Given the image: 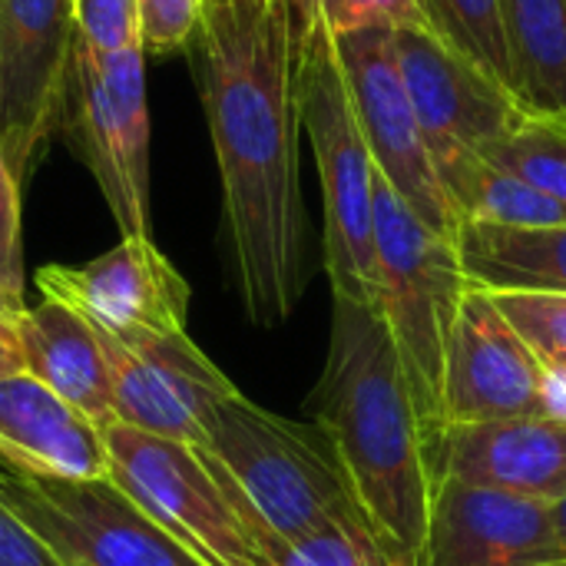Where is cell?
<instances>
[{
    "label": "cell",
    "mask_w": 566,
    "mask_h": 566,
    "mask_svg": "<svg viewBox=\"0 0 566 566\" xmlns=\"http://www.w3.org/2000/svg\"><path fill=\"white\" fill-rule=\"evenodd\" d=\"M186 56L222 176V226L242 308L255 328H279L308 289L298 33L289 3H206Z\"/></svg>",
    "instance_id": "1"
},
{
    "label": "cell",
    "mask_w": 566,
    "mask_h": 566,
    "mask_svg": "<svg viewBox=\"0 0 566 566\" xmlns=\"http://www.w3.org/2000/svg\"><path fill=\"white\" fill-rule=\"evenodd\" d=\"M308 408L375 531L405 564H424L438 481L401 358L378 308L335 298L328 355Z\"/></svg>",
    "instance_id": "2"
},
{
    "label": "cell",
    "mask_w": 566,
    "mask_h": 566,
    "mask_svg": "<svg viewBox=\"0 0 566 566\" xmlns=\"http://www.w3.org/2000/svg\"><path fill=\"white\" fill-rule=\"evenodd\" d=\"M202 448L232 478L249 524L272 537L368 521L325 431L265 411L242 391L216 405Z\"/></svg>",
    "instance_id": "3"
},
{
    "label": "cell",
    "mask_w": 566,
    "mask_h": 566,
    "mask_svg": "<svg viewBox=\"0 0 566 566\" xmlns=\"http://www.w3.org/2000/svg\"><path fill=\"white\" fill-rule=\"evenodd\" d=\"M468 285L458 245L431 232L375 169V308L401 358L431 464L444 431L448 342Z\"/></svg>",
    "instance_id": "4"
},
{
    "label": "cell",
    "mask_w": 566,
    "mask_h": 566,
    "mask_svg": "<svg viewBox=\"0 0 566 566\" xmlns=\"http://www.w3.org/2000/svg\"><path fill=\"white\" fill-rule=\"evenodd\" d=\"M298 33V106L325 206V272L332 298L375 308V163L358 129L345 73L325 27Z\"/></svg>",
    "instance_id": "5"
},
{
    "label": "cell",
    "mask_w": 566,
    "mask_h": 566,
    "mask_svg": "<svg viewBox=\"0 0 566 566\" xmlns=\"http://www.w3.org/2000/svg\"><path fill=\"white\" fill-rule=\"evenodd\" d=\"M109 481L206 566H265L239 491L222 464L182 441L109 421Z\"/></svg>",
    "instance_id": "6"
},
{
    "label": "cell",
    "mask_w": 566,
    "mask_h": 566,
    "mask_svg": "<svg viewBox=\"0 0 566 566\" xmlns=\"http://www.w3.org/2000/svg\"><path fill=\"white\" fill-rule=\"evenodd\" d=\"M60 136L93 172L119 235H153L143 46L96 56L83 40H73Z\"/></svg>",
    "instance_id": "7"
},
{
    "label": "cell",
    "mask_w": 566,
    "mask_h": 566,
    "mask_svg": "<svg viewBox=\"0 0 566 566\" xmlns=\"http://www.w3.org/2000/svg\"><path fill=\"white\" fill-rule=\"evenodd\" d=\"M352 109L378 176L401 196V202L438 235L458 239L461 216L434 169L415 103L408 96L395 30L368 27L332 36Z\"/></svg>",
    "instance_id": "8"
},
{
    "label": "cell",
    "mask_w": 566,
    "mask_h": 566,
    "mask_svg": "<svg viewBox=\"0 0 566 566\" xmlns=\"http://www.w3.org/2000/svg\"><path fill=\"white\" fill-rule=\"evenodd\" d=\"M0 497L66 566H206L109 478L36 481L0 471Z\"/></svg>",
    "instance_id": "9"
},
{
    "label": "cell",
    "mask_w": 566,
    "mask_h": 566,
    "mask_svg": "<svg viewBox=\"0 0 566 566\" xmlns=\"http://www.w3.org/2000/svg\"><path fill=\"white\" fill-rule=\"evenodd\" d=\"M395 50L434 169L451 196L484 153L524 123L527 109L431 27H398Z\"/></svg>",
    "instance_id": "10"
},
{
    "label": "cell",
    "mask_w": 566,
    "mask_h": 566,
    "mask_svg": "<svg viewBox=\"0 0 566 566\" xmlns=\"http://www.w3.org/2000/svg\"><path fill=\"white\" fill-rule=\"evenodd\" d=\"M73 40L70 0H0V149L20 186L60 136Z\"/></svg>",
    "instance_id": "11"
},
{
    "label": "cell",
    "mask_w": 566,
    "mask_h": 566,
    "mask_svg": "<svg viewBox=\"0 0 566 566\" xmlns=\"http://www.w3.org/2000/svg\"><path fill=\"white\" fill-rule=\"evenodd\" d=\"M99 338L113 381V421L202 448L209 415L239 391L219 365L186 332L129 338L99 332Z\"/></svg>",
    "instance_id": "12"
},
{
    "label": "cell",
    "mask_w": 566,
    "mask_h": 566,
    "mask_svg": "<svg viewBox=\"0 0 566 566\" xmlns=\"http://www.w3.org/2000/svg\"><path fill=\"white\" fill-rule=\"evenodd\" d=\"M43 298L76 308L99 332L179 335L189 318V282L153 235H123L83 265H43L33 275Z\"/></svg>",
    "instance_id": "13"
},
{
    "label": "cell",
    "mask_w": 566,
    "mask_h": 566,
    "mask_svg": "<svg viewBox=\"0 0 566 566\" xmlns=\"http://www.w3.org/2000/svg\"><path fill=\"white\" fill-rule=\"evenodd\" d=\"M544 378V365L501 315L491 292L468 285L444 358V428L547 415Z\"/></svg>",
    "instance_id": "14"
},
{
    "label": "cell",
    "mask_w": 566,
    "mask_h": 566,
    "mask_svg": "<svg viewBox=\"0 0 566 566\" xmlns=\"http://www.w3.org/2000/svg\"><path fill=\"white\" fill-rule=\"evenodd\" d=\"M421 566H566L551 504L438 481Z\"/></svg>",
    "instance_id": "15"
},
{
    "label": "cell",
    "mask_w": 566,
    "mask_h": 566,
    "mask_svg": "<svg viewBox=\"0 0 566 566\" xmlns=\"http://www.w3.org/2000/svg\"><path fill=\"white\" fill-rule=\"evenodd\" d=\"M434 481L557 504L566 497V421L537 415L448 424L434 444Z\"/></svg>",
    "instance_id": "16"
},
{
    "label": "cell",
    "mask_w": 566,
    "mask_h": 566,
    "mask_svg": "<svg viewBox=\"0 0 566 566\" xmlns=\"http://www.w3.org/2000/svg\"><path fill=\"white\" fill-rule=\"evenodd\" d=\"M0 461L36 481L109 478L103 431L27 371L0 378Z\"/></svg>",
    "instance_id": "17"
},
{
    "label": "cell",
    "mask_w": 566,
    "mask_h": 566,
    "mask_svg": "<svg viewBox=\"0 0 566 566\" xmlns=\"http://www.w3.org/2000/svg\"><path fill=\"white\" fill-rule=\"evenodd\" d=\"M23 371L83 411L96 428L113 421V381L103 338L76 308L43 298L17 322Z\"/></svg>",
    "instance_id": "18"
},
{
    "label": "cell",
    "mask_w": 566,
    "mask_h": 566,
    "mask_svg": "<svg viewBox=\"0 0 566 566\" xmlns=\"http://www.w3.org/2000/svg\"><path fill=\"white\" fill-rule=\"evenodd\" d=\"M454 245L468 282L484 292L566 295V226L461 222Z\"/></svg>",
    "instance_id": "19"
},
{
    "label": "cell",
    "mask_w": 566,
    "mask_h": 566,
    "mask_svg": "<svg viewBox=\"0 0 566 566\" xmlns=\"http://www.w3.org/2000/svg\"><path fill=\"white\" fill-rule=\"evenodd\" d=\"M501 20L521 106L566 116V0H501Z\"/></svg>",
    "instance_id": "20"
},
{
    "label": "cell",
    "mask_w": 566,
    "mask_h": 566,
    "mask_svg": "<svg viewBox=\"0 0 566 566\" xmlns=\"http://www.w3.org/2000/svg\"><path fill=\"white\" fill-rule=\"evenodd\" d=\"M249 531L269 566H408L371 527V521H332L289 541L252 524Z\"/></svg>",
    "instance_id": "21"
},
{
    "label": "cell",
    "mask_w": 566,
    "mask_h": 566,
    "mask_svg": "<svg viewBox=\"0 0 566 566\" xmlns=\"http://www.w3.org/2000/svg\"><path fill=\"white\" fill-rule=\"evenodd\" d=\"M451 202L461 222H494V226H566V209L534 189L531 182L478 163L454 189Z\"/></svg>",
    "instance_id": "22"
},
{
    "label": "cell",
    "mask_w": 566,
    "mask_h": 566,
    "mask_svg": "<svg viewBox=\"0 0 566 566\" xmlns=\"http://www.w3.org/2000/svg\"><path fill=\"white\" fill-rule=\"evenodd\" d=\"M428 27L481 73L514 93L501 0H421Z\"/></svg>",
    "instance_id": "23"
},
{
    "label": "cell",
    "mask_w": 566,
    "mask_h": 566,
    "mask_svg": "<svg viewBox=\"0 0 566 566\" xmlns=\"http://www.w3.org/2000/svg\"><path fill=\"white\" fill-rule=\"evenodd\" d=\"M484 163L531 182L566 209V119L527 113L517 129L484 153Z\"/></svg>",
    "instance_id": "24"
},
{
    "label": "cell",
    "mask_w": 566,
    "mask_h": 566,
    "mask_svg": "<svg viewBox=\"0 0 566 566\" xmlns=\"http://www.w3.org/2000/svg\"><path fill=\"white\" fill-rule=\"evenodd\" d=\"M501 315L524 338L544 371L566 375V295L554 292H491Z\"/></svg>",
    "instance_id": "25"
},
{
    "label": "cell",
    "mask_w": 566,
    "mask_h": 566,
    "mask_svg": "<svg viewBox=\"0 0 566 566\" xmlns=\"http://www.w3.org/2000/svg\"><path fill=\"white\" fill-rule=\"evenodd\" d=\"M295 27H325L332 36L368 27H428L421 0H285Z\"/></svg>",
    "instance_id": "26"
},
{
    "label": "cell",
    "mask_w": 566,
    "mask_h": 566,
    "mask_svg": "<svg viewBox=\"0 0 566 566\" xmlns=\"http://www.w3.org/2000/svg\"><path fill=\"white\" fill-rule=\"evenodd\" d=\"M73 30L96 56H113L143 46L136 0H70Z\"/></svg>",
    "instance_id": "27"
},
{
    "label": "cell",
    "mask_w": 566,
    "mask_h": 566,
    "mask_svg": "<svg viewBox=\"0 0 566 566\" xmlns=\"http://www.w3.org/2000/svg\"><path fill=\"white\" fill-rule=\"evenodd\" d=\"M143 50L156 56L189 53L202 27L206 0H136Z\"/></svg>",
    "instance_id": "28"
},
{
    "label": "cell",
    "mask_w": 566,
    "mask_h": 566,
    "mask_svg": "<svg viewBox=\"0 0 566 566\" xmlns=\"http://www.w3.org/2000/svg\"><path fill=\"white\" fill-rule=\"evenodd\" d=\"M20 192L0 149V295L23 302V235H20Z\"/></svg>",
    "instance_id": "29"
},
{
    "label": "cell",
    "mask_w": 566,
    "mask_h": 566,
    "mask_svg": "<svg viewBox=\"0 0 566 566\" xmlns=\"http://www.w3.org/2000/svg\"><path fill=\"white\" fill-rule=\"evenodd\" d=\"M0 566H66L0 497Z\"/></svg>",
    "instance_id": "30"
},
{
    "label": "cell",
    "mask_w": 566,
    "mask_h": 566,
    "mask_svg": "<svg viewBox=\"0 0 566 566\" xmlns=\"http://www.w3.org/2000/svg\"><path fill=\"white\" fill-rule=\"evenodd\" d=\"M23 308L27 302L0 295V378L23 371V352H20V332H17Z\"/></svg>",
    "instance_id": "31"
},
{
    "label": "cell",
    "mask_w": 566,
    "mask_h": 566,
    "mask_svg": "<svg viewBox=\"0 0 566 566\" xmlns=\"http://www.w3.org/2000/svg\"><path fill=\"white\" fill-rule=\"evenodd\" d=\"M551 511H554V527H557V537H560V544L566 547V497H560L557 504H551Z\"/></svg>",
    "instance_id": "32"
},
{
    "label": "cell",
    "mask_w": 566,
    "mask_h": 566,
    "mask_svg": "<svg viewBox=\"0 0 566 566\" xmlns=\"http://www.w3.org/2000/svg\"><path fill=\"white\" fill-rule=\"evenodd\" d=\"M206 3H229V0H206Z\"/></svg>",
    "instance_id": "33"
},
{
    "label": "cell",
    "mask_w": 566,
    "mask_h": 566,
    "mask_svg": "<svg viewBox=\"0 0 566 566\" xmlns=\"http://www.w3.org/2000/svg\"><path fill=\"white\" fill-rule=\"evenodd\" d=\"M265 566H269V564H265Z\"/></svg>",
    "instance_id": "34"
},
{
    "label": "cell",
    "mask_w": 566,
    "mask_h": 566,
    "mask_svg": "<svg viewBox=\"0 0 566 566\" xmlns=\"http://www.w3.org/2000/svg\"><path fill=\"white\" fill-rule=\"evenodd\" d=\"M564 119H566V116H564Z\"/></svg>",
    "instance_id": "35"
}]
</instances>
